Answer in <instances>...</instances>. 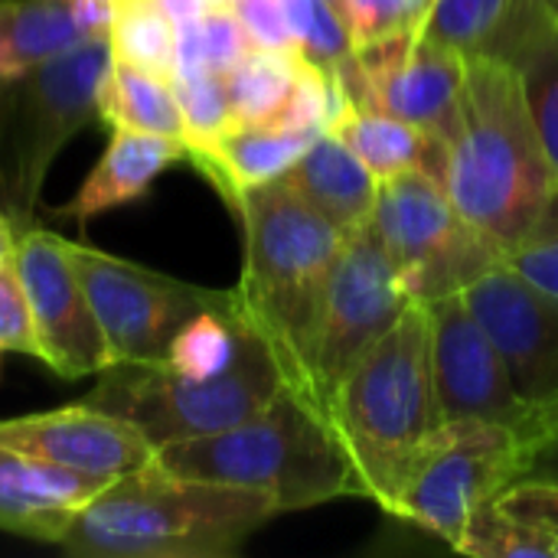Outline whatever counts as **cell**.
<instances>
[{"label":"cell","mask_w":558,"mask_h":558,"mask_svg":"<svg viewBox=\"0 0 558 558\" xmlns=\"http://www.w3.org/2000/svg\"><path fill=\"white\" fill-rule=\"evenodd\" d=\"M441 141V186L461 216L504 252L523 245L558 173L517 65L490 52L468 56L461 105Z\"/></svg>","instance_id":"cell-1"},{"label":"cell","mask_w":558,"mask_h":558,"mask_svg":"<svg viewBox=\"0 0 558 558\" xmlns=\"http://www.w3.org/2000/svg\"><path fill=\"white\" fill-rule=\"evenodd\" d=\"M235 209L242 216L245 262L232 304L268 343L288 386L317 405L311 340L324 284L347 232L314 209L284 177L242 193Z\"/></svg>","instance_id":"cell-2"},{"label":"cell","mask_w":558,"mask_h":558,"mask_svg":"<svg viewBox=\"0 0 558 558\" xmlns=\"http://www.w3.org/2000/svg\"><path fill=\"white\" fill-rule=\"evenodd\" d=\"M278 513L268 490L180 477L154 461L98 490L59 546L88 558H229Z\"/></svg>","instance_id":"cell-3"},{"label":"cell","mask_w":558,"mask_h":558,"mask_svg":"<svg viewBox=\"0 0 558 558\" xmlns=\"http://www.w3.org/2000/svg\"><path fill=\"white\" fill-rule=\"evenodd\" d=\"M330 422L356 468L360 494L389 510L422 445L445 422L425 304H412L360 353L330 396Z\"/></svg>","instance_id":"cell-4"},{"label":"cell","mask_w":558,"mask_h":558,"mask_svg":"<svg viewBox=\"0 0 558 558\" xmlns=\"http://www.w3.org/2000/svg\"><path fill=\"white\" fill-rule=\"evenodd\" d=\"M154 461L180 477L268 490L281 513L360 494L356 468L330 415L291 386L248 422L163 445Z\"/></svg>","instance_id":"cell-5"},{"label":"cell","mask_w":558,"mask_h":558,"mask_svg":"<svg viewBox=\"0 0 558 558\" xmlns=\"http://www.w3.org/2000/svg\"><path fill=\"white\" fill-rule=\"evenodd\" d=\"M111 72V39L82 46L26 69L0 75V209L29 222L59 150L98 118V95Z\"/></svg>","instance_id":"cell-6"},{"label":"cell","mask_w":558,"mask_h":558,"mask_svg":"<svg viewBox=\"0 0 558 558\" xmlns=\"http://www.w3.org/2000/svg\"><path fill=\"white\" fill-rule=\"evenodd\" d=\"M284 386L288 379L275 353L258 330L242 320L239 356L226 373L183 379L163 363H118L101 373V383L82 402L137 425L154 448H163L248 422Z\"/></svg>","instance_id":"cell-7"},{"label":"cell","mask_w":558,"mask_h":558,"mask_svg":"<svg viewBox=\"0 0 558 558\" xmlns=\"http://www.w3.org/2000/svg\"><path fill=\"white\" fill-rule=\"evenodd\" d=\"M373 229L415 304L461 294L504 262V248L474 229L425 170L379 180Z\"/></svg>","instance_id":"cell-8"},{"label":"cell","mask_w":558,"mask_h":558,"mask_svg":"<svg viewBox=\"0 0 558 558\" xmlns=\"http://www.w3.org/2000/svg\"><path fill=\"white\" fill-rule=\"evenodd\" d=\"M523 441L487 422H441L422 445L386 513L458 543L471 513L520 481Z\"/></svg>","instance_id":"cell-9"},{"label":"cell","mask_w":558,"mask_h":558,"mask_svg":"<svg viewBox=\"0 0 558 558\" xmlns=\"http://www.w3.org/2000/svg\"><path fill=\"white\" fill-rule=\"evenodd\" d=\"M415 301L405 291L389 252L383 248L373 219L347 232V242L327 275L311 340V386L317 405L327 415L330 396L347 369Z\"/></svg>","instance_id":"cell-10"},{"label":"cell","mask_w":558,"mask_h":558,"mask_svg":"<svg viewBox=\"0 0 558 558\" xmlns=\"http://www.w3.org/2000/svg\"><path fill=\"white\" fill-rule=\"evenodd\" d=\"M69 258L108 340L111 366L163 363L177 330L199 311L226 304L232 294L167 278L85 242H69Z\"/></svg>","instance_id":"cell-11"},{"label":"cell","mask_w":558,"mask_h":558,"mask_svg":"<svg viewBox=\"0 0 558 558\" xmlns=\"http://www.w3.org/2000/svg\"><path fill=\"white\" fill-rule=\"evenodd\" d=\"M333 75L347 101L389 111L445 137L461 105L468 56L435 43L418 23H409L353 46V56Z\"/></svg>","instance_id":"cell-12"},{"label":"cell","mask_w":558,"mask_h":558,"mask_svg":"<svg viewBox=\"0 0 558 558\" xmlns=\"http://www.w3.org/2000/svg\"><path fill=\"white\" fill-rule=\"evenodd\" d=\"M425 307L432 317L435 386L445 422L468 418L500 425L526 448L539 432V415L520 399L504 356L468 307L464 294H448Z\"/></svg>","instance_id":"cell-13"},{"label":"cell","mask_w":558,"mask_h":558,"mask_svg":"<svg viewBox=\"0 0 558 558\" xmlns=\"http://www.w3.org/2000/svg\"><path fill=\"white\" fill-rule=\"evenodd\" d=\"M461 294L504 356L520 399L536 409L543 432L546 418L558 412V298L517 275L507 262Z\"/></svg>","instance_id":"cell-14"},{"label":"cell","mask_w":558,"mask_h":558,"mask_svg":"<svg viewBox=\"0 0 558 558\" xmlns=\"http://www.w3.org/2000/svg\"><path fill=\"white\" fill-rule=\"evenodd\" d=\"M13 265L33 311L43 363L62 379L105 373L111 366L108 340L72 268L69 242L49 229H26L16 235Z\"/></svg>","instance_id":"cell-15"},{"label":"cell","mask_w":558,"mask_h":558,"mask_svg":"<svg viewBox=\"0 0 558 558\" xmlns=\"http://www.w3.org/2000/svg\"><path fill=\"white\" fill-rule=\"evenodd\" d=\"M0 448L101 481L134 474L157 458V448L137 425L88 402L0 422Z\"/></svg>","instance_id":"cell-16"},{"label":"cell","mask_w":558,"mask_h":558,"mask_svg":"<svg viewBox=\"0 0 558 558\" xmlns=\"http://www.w3.org/2000/svg\"><path fill=\"white\" fill-rule=\"evenodd\" d=\"M108 484L0 448V533L59 546L75 513Z\"/></svg>","instance_id":"cell-17"},{"label":"cell","mask_w":558,"mask_h":558,"mask_svg":"<svg viewBox=\"0 0 558 558\" xmlns=\"http://www.w3.org/2000/svg\"><path fill=\"white\" fill-rule=\"evenodd\" d=\"M177 160H190V150L183 141L134 131V128H114L101 160L95 163L88 180L78 186V193L65 206L56 209V216L88 222L98 213L134 203Z\"/></svg>","instance_id":"cell-18"},{"label":"cell","mask_w":558,"mask_h":558,"mask_svg":"<svg viewBox=\"0 0 558 558\" xmlns=\"http://www.w3.org/2000/svg\"><path fill=\"white\" fill-rule=\"evenodd\" d=\"M490 56L517 65L558 173V0H517Z\"/></svg>","instance_id":"cell-19"},{"label":"cell","mask_w":558,"mask_h":558,"mask_svg":"<svg viewBox=\"0 0 558 558\" xmlns=\"http://www.w3.org/2000/svg\"><path fill=\"white\" fill-rule=\"evenodd\" d=\"M314 131H288L275 124H232L190 160L216 183V190L235 206V199L255 186L284 177L304 150L317 141Z\"/></svg>","instance_id":"cell-20"},{"label":"cell","mask_w":558,"mask_h":558,"mask_svg":"<svg viewBox=\"0 0 558 558\" xmlns=\"http://www.w3.org/2000/svg\"><path fill=\"white\" fill-rule=\"evenodd\" d=\"M327 131L340 137L376 180H389L405 170H425L441 180L445 141L412 121L343 98Z\"/></svg>","instance_id":"cell-21"},{"label":"cell","mask_w":558,"mask_h":558,"mask_svg":"<svg viewBox=\"0 0 558 558\" xmlns=\"http://www.w3.org/2000/svg\"><path fill=\"white\" fill-rule=\"evenodd\" d=\"M284 180L343 232H353L373 219L379 180L330 131H324L304 150V157L284 173Z\"/></svg>","instance_id":"cell-22"},{"label":"cell","mask_w":558,"mask_h":558,"mask_svg":"<svg viewBox=\"0 0 558 558\" xmlns=\"http://www.w3.org/2000/svg\"><path fill=\"white\" fill-rule=\"evenodd\" d=\"M95 39L72 0H0V75L36 69Z\"/></svg>","instance_id":"cell-23"},{"label":"cell","mask_w":558,"mask_h":558,"mask_svg":"<svg viewBox=\"0 0 558 558\" xmlns=\"http://www.w3.org/2000/svg\"><path fill=\"white\" fill-rule=\"evenodd\" d=\"M98 118L108 121L111 128H134L183 141V114L173 85L128 62L111 59V72L98 95Z\"/></svg>","instance_id":"cell-24"},{"label":"cell","mask_w":558,"mask_h":558,"mask_svg":"<svg viewBox=\"0 0 558 558\" xmlns=\"http://www.w3.org/2000/svg\"><path fill=\"white\" fill-rule=\"evenodd\" d=\"M298 65L301 52L248 49V56L226 72L232 124H271L294 88Z\"/></svg>","instance_id":"cell-25"},{"label":"cell","mask_w":558,"mask_h":558,"mask_svg":"<svg viewBox=\"0 0 558 558\" xmlns=\"http://www.w3.org/2000/svg\"><path fill=\"white\" fill-rule=\"evenodd\" d=\"M239 343H242V317L235 314L229 294L226 304L199 311L177 330L163 356V366L183 379H209L235 363Z\"/></svg>","instance_id":"cell-26"},{"label":"cell","mask_w":558,"mask_h":558,"mask_svg":"<svg viewBox=\"0 0 558 558\" xmlns=\"http://www.w3.org/2000/svg\"><path fill=\"white\" fill-rule=\"evenodd\" d=\"M255 43L248 39L245 26L232 13L229 3H213L206 13L177 23L173 39V75H193V72H232Z\"/></svg>","instance_id":"cell-27"},{"label":"cell","mask_w":558,"mask_h":558,"mask_svg":"<svg viewBox=\"0 0 558 558\" xmlns=\"http://www.w3.org/2000/svg\"><path fill=\"white\" fill-rule=\"evenodd\" d=\"M111 59L173 82L177 23L150 0H111Z\"/></svg>","instance_id":"cell-28"},{"label":"cell","mask_w":558,"mask_h":558,"mask_svg":"<svg viewBox=\"0 0 558 558\" xmlns=\"http://www.w3.org/2000/svg\"><path fill=\"white\" fill-rule=\"evenodd\" d=\"M517 0H425L418 29L464 56L490 52L500 39Z\"/></svg>","instance_id":"cell-29"},{"label":"cell","mask_w":558,"mask_h":558,"mask_svg":"<svg viewBox=\"0 0 558 558\" xmlns=\"http://www.w3.org/2000/svg\"><path fill=\"white\" fill-rule=\"evenodd\" d=\"M173 95L183 114V141L186 150H203L213 144L222 131L232 128V108L226 92V75L216 72H193V75H173Z\"/></svg>","instance_id":"cell-30"},{"label":"cell","mask_w":558,"mask_h":558,"mask_svg":"<svg viewBox=\"0 0 558 558\" xmlns=\"http://www.w3.org/2000/svg\"><path fill=\"white\" fill-rule=\"evenodd\" d=\"M454 549L474 558H553L546 543L533 530H526L517 517H510L497 500L471 513Z\"/></svg>","instance_id":"cell-31"},{"label":"cell","mask_w":558,"mask_h":558,"mask_svg":"<svg viewBox=\"0 0 558 558\" xmlns=\"http://www.w3.org/2000/svg\"><path fill=\"white\" fill-rule=\"evenodd\" d=\"M291 36L304 59L327 72H337L353 56V39L340 13L327 0H281Z\"/></svg>","instance_id":"cell-32"},{"label":"cell","mask_w":558,"mask_h":558,"mask_svg":"<svg viewBox=\"0 0 558 558\" xmlns=\"http://www.w3.org/2000/svg\"><path fill=\"white\" fill-rule=\"evenodd\" d=\"M497 504L517 517L526 530H533L549 556L558 558V484L549 481H517L513 487H507Z\"/></svg>","instance_id":"cell-33"},{"label":"cell","mask_w":558,"mask_h":558,"mask_svg":"<svg viewBox=\"0 0 558 558\" xmlns=\"http://www.w3.org/2000/svg\"><path fill=\"white\" fill-rule=\"evenodd\" d=\"M0 350L43 360L33 311H29V301H26V291H23L13 258L0 265Z\"/></svg>","instance_id":"cell-34"},{"label":"cell","mask_w":558,"mask_h":558,"mask_svg":"<svg viewBox=\"0 0 558 558\" xmlns=\"http://www.w3.org/2000/svg\"><path fill=\"white\" fill-rule=\"evenodd\" d=\"M337 13L353 46H363L415 23L422 13V0H340Z\"/></svg>","instance_id":"cell-35"},{"label":"cell","mask_w":558,"mask_h":558,"mask_svg":"<svg viewBox=\"0 0 558 558\" xmlns=\"http://www.w3.org/2000/svg\"><path fill=\"white\" fill-rule=\"evenodd\" d=\"M229 7H232V13L239 16V23L245 26L248 39L258 49L301 52L294 36H291L281 0H229Z\"/></svg>","instance_id":"cell-36"},{"label":"cell","mask_w":558,"mask_h":558,"mask_svg":"<svg viewBox=\"0 0 558 558\" xmlns=\"http://www.w3.org/2000/svg\"><path fill=\"white\" fill-rule=\"evenodd\" d=\"M504 262L523 275L526 281H533L536 288L549 291L558 298V239H533L523 242L517 248H510L504 255Z\"/></svg>","instance_id":"cell-37"},{"label":"cell","mask_w":558,"mask_h":558,"mask_svg":"<svg viewBox=\"0 0 558 558\" xmlns=\"http://www.w3.org/2000/svg\"><path fill=\"white\" fill-rule=\"evenodd\" d=\"M520 481H549L558 484V412L546 418L543 432L523 448Z\"/></svg>","instance_id":"cell-38"},{"label":"cell","mask_w":558,"mask_h":558,"mask_svg":"<svg viewBox=\"0 0 558 558\" xmlns=\"http://www.w3.org/2000/svg\"><path fill=\"white\" fill-rule=\"evenodd\" d=\"M16 248V235H13V219L0 209V265L13 258Z\"/></svg>","instance_id":"cell-39"},{"label":"cell","mask_w":558,"mask_h":558,"mask_svg":"<svg viewBox=\"0 0 558 558\" xmlns=\"http://www.w3.org/2000/svg\"><path fill=\"white\" fill-rule=\"evenodd\" d=\"M327 3H330V7H333V10H337V7H340V0H327Z\"/></svg>","instance_id":"cell-40"},{"label":"cell","mask_w":558,"mask_h":558,"mask_svg":"<svg viewBox=\"0 0 558 558\" xmlns=\"http://www.w3.org/2000/svg\"><path fill=\"white\" fill-rule=\"evenodd\" d=\"M422 7H425V0H422Z\"/></svg>","instance_id":"cell-41"},{"label":"cell","mask_w":558,"mask_h":558,"mask_svg":"<svg viewBox=\"0 0 558 558\" xmlns=\"http://www.w3.org/2000/svg\"><path fill=\"white\" fill-rule=\"evenodd\" d=\"M0 353H3V350H0Z\"/></svg>","instance_id":"cell-42"},{"label":"cell","mask_w":558,"mask_h":558,"mask_svg":"<svg viewBox=\"0 0 558 558\" xmlns=\"http://www.w3.org/2000/svg\"><path fill=\"white\" fill-rule=\"evenodd\" d=\"M226 3H229V0H226Z\"/></svg>","instance_id":"cell-43"}]
</instances>
